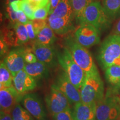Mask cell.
I'll return each instance as SVG.
<instances>
[{
	"label": "cell",
	"mask_w": 120,
	"mask_h": 120,
	"mask_svg": "<svg viewBox=\"0 0 120 120\" xmlns=\"http://www.w3.org/2000/svg\"><path fill=\"white\" fill-rule=\"evenodd\" d=\"M82 102L87 104L97 103L104 97V85L98 72L86 73L80 89Z\"/></svg>",
	"instance_id": "cell-1"
},
{
	"label": "cell",
	"mask_w": 120,
	"mask_h": 120,
	"mask_svg": "<svg viewBox=\"0 0 120 120\" xmlns=\"http://www.w3.org/2000/svg\"><path fill=\"white\" fill-rule=\"evenodd\" d=\"M57 59L70 81L80 90L85 80L86 73L76 64L67 47H65L57 52Z\"/></svg>",
	"instance_id": "cell-2"
},
{
	"label": "cell",
	"mask_w": 120,
	"mask_h": 120,
	"mask_svg": "<svg viewBox=\"0 0 120 120\" xmlns=\"http://www.w3.org/2000/svg\"><path fill=\"white\" fill-rule=\"evenodd\" d=\"M67 47L78 65L86 73L97 72L98 71L92 55L87 49L79 44L74 38L68 37L64 41Z\"/></svg>",
	"instance_id": "cell-3"
},
{
	"label": "cell",
	"mask_w": 120,
	"mask_h": 120,
	"mask_svg": "<svg viewBox=\"0 0 120 120\" xmlns=\"http://www.w3.org/2000/svg\"><path fill=\"white\" fill-rule=\"evenodd\" d=\"M111 21L103 11L100 1H94L85 8L77 23L79 25L89 24L94 26L101 33V31L109 27Z\"/></svg>",
	"instance_id": "cell-4"
},
{
	"label": "cell",
	"mask_w": 120,
	"mask_h": 120,
	"mask_svg": "<svg viewBox=\"0 0 120 120\" xmlns=\"http://www.w3.org/2000/svg\"><path fill=\"white\" fill-rule=\"evenodd\" d=\"M120 58V35L113 34L108 36L99 49L98 60L103 69L115 64Z\"/></svg>",
	"instance_id": "cell-5"
},
{
	"label": "cell",
	"mask_w": 120,
	"mask_h": 120,
	"mask_svg": "<svg viewBox=\"0 0 120 120\" xmlns=\"http://www.w3.org/2000/svg\"><path fill=\"white\" fill-rule=\"evenodd\" d=\"M120 114V100L118 97L107 94L96 103V120H116Z\"/></svg>",
	"instance_id": "cell-6"
},
{
	"label": "cell",
	"mask_w": 120,
	"mask_h": 120,
	"mask_svg": "<svg viewBox=\"0 0 120 120\" xmlns=\"http://www.w3.org/2000/svg\"><path fill=\"white\" fill-rule=\"evenodd\" d=\"M48 109L52 115L71 109V102L67 97L54 84L45 98Z\"/></svg>",
	"instance_id": "cell-7"
},
{
	"label": "cell",
	"mask_w": 120,
	"mask_h": 120,
	"mask_svg": "<svg viewBox=\"0 0 120 120\" xmlns=\"http://www.w3.org/2000/svg\"><path fill=\"white\" fill-rule=\"evenodd\" d=\"M100 34L94 26L89 24H82L75 31L74 38L79 44L88 49L100 42Z\"/></svg>",
	"instance_id": "cell-8"
},
{
	"label": "cell",
	"mask_w": 120,
	"mask_h": 120,
	"mask_svg": "<svg viewBox=\"0 0 120 120\" xmlns=\"http://www.w3.org/2000/svg\"><path fill=\"white\" fill-rule=\"evenodd\" d=\"M54 85L67 97L71 104L82 102L80 90L70 81L64 72L58 75Z\"/></svg>",
	"instance_id": "cell-9"
},
{
	"label": "cell",
	"mask_w": 120,
	"mask_h": 120,
	"mask_svg": "<svg viewBox=\"0 0 120 120\" xmlns=\"http://www.w3.org/2000/svg\"><path fill=\"white\" fill-rule=\"evenodd\" d=\"M22 103L24 108L36 120H47L44 106L36 94H25L22 99Z\"/></svg>",
	"instance_id": "cell-10"
},
{
	"label": "cell",
	"mask_w": 120,
	"mask_h": 120,
	"mask_svg": "<svg viewBox=\"0 0 120 120\" xmlns=\"http://www.w3.org/2000/svg\"><path fill=\"white\" fill-rule=\"evenodd\" d=\"M20 94L14 86L0 90V106L1 111L10 112L12 111L17 103L21 100Z\"/></svg>",
	"instance_id": "cell-11"
},
{
	"label": "cell",
	"mask_w": 120,
	"mask_h": 120,
	"mask_svg": "<svg viewBox=\"0 0 120 120\" xmlns=\"http://www.w3.org/2000/svg\"><path fill=\"white\" fill-rule=\"evenodd\" d=\"M25 48L14 49L10 51L4 58V62L15 76L19 71L23 70L26 65L25 58Z\"/></svg>",
	"instance_id": "cell-12"
},
{
	"label": "cell",
	"mask_w": 120,
	"mask_h": 120,
	"mask_svg": "<svg viewBox=\"0 0 120 120\" xmlns=\"http://www.w3.org/2000/svg\"><path fill=\"white\" fill-rule=\"evenodd\" d=\"M32 49L38 61L43 63L49 67L56 64V54L52 46L44 45L35 41L33 44Z\"/></svg>",
	"instance_id": "cell-13"
},
{
	"label": "cell",
	"mask_w": 120,
	"mask_h": 120,
	"mask_svg": "<svg viewBox=\"0 0 120 120\" xmlns=\"http://www.w3.org/2000/svg\"><path fill=\"white\" fill-rule=\"evenodd\" d=\"M13 83L15 88L20 94L32 91L37 86L36 80L24 70L19 71L13 76Z\"/></svg>",
	"instance_id": "cell-14"
},
{
	"label": "cell",
	"mask_w": 120,
	"mask_h": 120,
	"mask_svg": "<svg viewBox=\"0 0 120 120\" xmlns=\"http://www.w3.org/2000/svg\"><path fill=\"white\" fill-rule=\"evenodd\" d=\"M96 103H76L73 111L75 120H96Z\"/></svg>",
	"instance_id": "cell-15"
},
{
	"label": "cell",
	"mask_w": 120,
	"mask_h": 120,
	"mask_svg": "<svg viewBox=\"0 0 120 120\" xmlns=\"http://www.w3.org/2000/svg\"><path fill=\"white\" fill-rule=\"evenodd\" d=\"M23 70L36 80L47 78L49 74V67L39 61L32 64H26Z\"/></svg>",
	"instance_id": "cell-16"
},
{
	"label": "cell",
	"mask_w": 120,
	"mask_h": 120,
	"mask_svg": "<svg viewBox=\"0 0 120 120\" xmlns=\"http://www.w3.org/2000/svg\"><path fill=\"white\" fill-rule=\"evenodd\" d=\"M73 17L56 18L48 21V24L55 34L62 35L70 31Z\"/></svg>",
	"instance_id": "cell-17"
},
{
	"label": "cell",
	"mask_w": 120,
	"mask_h": 120,
	"mask_svg": "<svg viewBox=\"0 0 120 120\" xmlns=\"http://www.w3.org/2000/svg\"><path fill=\"white\" fill-rule=\"evenodd\" d=\"M74 17L72 8L69 0H61L51 14L49 15L47 21L56 18Z\"/></svg>",
	"instance_id": "cell-18"
},
{
	"label": "cell",
	"mask_w": 120,
	"mask_h": 120,
	"mask_svg": "<svg viewBox=\"0 0 120 120\" xmlns=\"http://www.w3.org/2000/svg\"><path fill=\"white\" fill-rule=\"evenodd\" d=\"M102 6L111 21L115 20L120 16V0H102Z\"/></svg>",
	"instance_id": "cell-19"
},
{
	"label": "cell",
	"mask_w": 120,
	"mask_h": 120,
	"mask_svg": "<svg viewBox=\"0 0 120 120\" xmlns=\"http://www.w3.org/2000/svg\"><path fill=\"white\" fill-rule=\"evenodd\" d=\"M105 77L113 89L120 88V66L113 64L105 69Z\"/></svg>",
	"instance_id": "cell-20"
},
{
	"label": "cell",
	"mask_w": 120,
	"mask_h": 120,
	"mask_svg": "<svg viewBox=\"0 0 120 120\" xmlns=\"http://www.w3.org/2000/svg\"><path fill=\"white\" fill-rule=\"evenodd\" d=\"M55 33L47 24L36 35V41L44 45L52 46L56 40Z\"/></svg>",
	"instance_id": "cell-21"
},
{
	"label": "cell",
	"mask_w": 120,
	"mask_h": 120,
	"mask_svg": "<svg viewBox=\"0 0 120 120\" xmlns=\"http://www.w3.org/2000/svg\"><path fill=\"white\" fill-rule=\"evenodd\" d=\"M72 8L73 16L77 23L81 17L85 8L94 0H69Z\"/></svg>",
	"instance_id": "cell-22"
},
{
	"label": "cell",
	"mask_w": 120,
	"mask_h": 120,
	"mask_svg": "<svg viewBox=\"0 0 120 120\" xmlns=\"http://www.w3.org/2000/svg\"><path fill=\"white\" fill-rule=\"evenodd\" d=\"M13 76L4 62L0 65V88H7L12 86Z\"/></svg>",
	"instance_id": "cell-23"
},
{
	"label": "cell",
	"mask_w": 120,
	"mask_h": 120,
	"mask_svg": "<svg viewBox=\"0 0 120 120\" xmlns=\"http://www.w3.org/2000/svg\"><path fill=\"white\" fill-rule=\"evenodd\" d=\"M17 40V46L25 44L29 41L27 31L25 25L17 22L13 26Z\"/></svg>",
	"instance_id": "cell-24"
},
{
	"label": "cell",
	"mask_w": 120,
	"mask_h": 120,
	"mask_svg": "<svg viewBox=\"0 0 120 120\" xmlns=\"http://www.w3.org/2000/svg\"><path fill=\"white\" fill-rule=\"evenodd\" d=\"M13 120H34V117L20 105L17 104L11 111Z\"/></svg>",
	"instance_id": "cell-25"
},
{
	"label": "cell",
	"mask_w": 120,
	"mask_h": 120,
	"mask_svg": "<svg viewBox=\"0 0 120 120\" xmlns=\"http://www.w3.org/2000/svg\"><path fill=\"white\" fill-rule=\"evenodd\" d=\"M1 39H2L8 45L17 46V40L14 28H6L3 30V35L1 36Z\"/></svg>",
	"instance_id": "cell-26"
},
{
	"label": "cell",
	"mask_w": 120,
	"mask_h": 120,
	"mask_svg": "<svg viewBox=\"0 0 120 120\" xmlns=\"http://www.w3.org/2000/svg\"><path fill=\"white\" fill-rule=\"evenodd\" d=\"M50 4H47L45 7L37 8L34 11V18L37 19H46L48 15H49Z\"/></svg>",
	"instance_id": "cell-27"
},
{
	"label": "cell",
	"mask_w": 120,
	"mask_h": 120,
	"mask_svg": "<svg viewBox=\"0 0 120 120\" xmlns=\"http://www.w3.org/2000/svg\"><path fill=\"white\" fill-rule=\"evenodd\" d=\"M52 116L53 120H75L73 112L71 109L55 114Z\"/></svg>",
	"instance_id": "cell-28"
},
{
	"label": "cell",
	"mask_w": 120,
	"mask_h": 120,
	"mask_svg": "<svg viewBox=\"0 0 120 120\" xmlns=\"http://www.w3.org/2000/svg\"><path fill=\"white\" fill-rule=\"evenodd\" d=\"M21 8L22 11H23V12L26 14L28 19L31 21L34 20V12L35 11V9L31 4L21 0Z\"/></svg>",
	"instance_id": "cell-29"
},
{
	"label": "cell",
	"mask_w": 120,
	"mask_h": 120,
	"mask_svg": "<svg viewBox=\"0 0 120 120\" xmlns=\"http://www.w3.org/2000/svg\"><path fill=\"white\" fill-rule=\"evenodd\" d=\"M24 58H25V62L26 64H32L38 61L35 54L33 51L32 49H30V48L25 49Z\"/></svg>",
	"instance_id": "cell-30"
},
{
	"label": "cell",
	"mask_w": 120,
	"mask_h": 120,
	"mask_svg": "<svg viewBox=\"0 0 120 120\" xmlns=\"http://www.w3.org/2000/svg\"><path fill=\"white\" fill-rule=\"evenodd\" d=\"M31 4L35 10L40 7H45L49 4L50 0H22Z\"/></svg>",
	"instance_id": "cell-31"
},
{
	"label": "cell",
	"mask_w": 120,
	"mask_h": 120,
	"mask_svg": "<svg viewBox=\"0 0 120 120\" xmlns=\"http://www.w3.org/2000/svg\"><path fill=\"white\" fill-rule=\"evenodd\" d=\"M25 26H26L27 31L29 40L30 41L35 42L36 40V34L35 30L33 26L32 21H29V22L25 25Z\"/></svg>",
	"instance_id": "cell-32"
},
{
	"label": "cell",
	"mask_w": 120,
	"mask_h": 120,
	"mask_svg": "<svg viewBox=\"0 0 120 120\" xmlns=\"http://www.w3.org/2000/svg\"><path fill=\"white\" fill-rule=\"evenodd\" d=\"M32 21L36 35L43 28H44L48 24L46 22V19H34Z\"/></svg>",
	"instance_id": "cell-33"
},
{
	"label": "cell",
	"mask_w": 120,
	"mask_h": 120,
	"mask_svg": "<svg viewBox=\"0 0 120 120\" xmlns=\"http://www.w3.org/2000/svg\"><path fill=\"white\" fill-rule=\"evenodd\" d=\"M6 12L7 17L10 19V21L13 23L15 25L17 22V17H16V12L14 11L13 8H12L10 4H7V6L6 7Z\"/></svg>",
	"instance_id": "cell-34"
},
{
	"label": "cell",
	"mask_w": 120,
	"mask_h": 120,
	"mask_svg": "<svg viewBox=\"0 0 120 120\" xmlns=\"http://www.w3.org/2000/svg\"><path fill=\"white\" fill-rule=\"evenodd\" d=\"M16 17H17V22L23 24V25H26L29 22V19L27 17V16L23 11L20 10L16 12Z\"/></svg>",
	"instance_id": "cell-35"
},
{
	"label": "cell",
	"mask_w": 120,
	"mask_h": 120,
	"mask_svg": "<svg viewBox=\"0 0 120 120\" xmlns=\"http://www.w3.org/2000/svg\"><path fill=\"white\" fill-rule=\"evenodd\" d=\"M0 47H1V56H4L6 55L8 50V45L4 42L2 39L1 38V41H0Z\"/></svg>",
	"instance_id": "cell-36"
},
{
	"label": "cell",
	"mask_w": 120,
	"mask_h": 120,
	"mask_svg": "<svg viewBox=\"0 0 120 120\" xmlns=\"http://www.w3.org/2000/svg\"><path fill=\"white\" fill-rule=\"evenodd\" d=\"M12 7V8H13V10H14L15 12H17L21 10V0H19V1H15L11 3L10 4Z\"/></svg>",
	"instance_id": "cell-37"
},
{
	"label": "cell",
	"mask_w": 120,
	"mask_h": 120,
	"mask_svg": "<svg viewBox=\"0 0 120 120\" xmlns=\"http://www.w3.org/2000/svg\"><path fill=\"white\" fill-rule=\"evenodd\" d=\"M61 0H50L49 4H50V9H49V15L53 12L57 6L58 4L60 2Z\"/></svg>",
	"instance_id": "cell-38"
},
{
	"label": "cell",
	"mask_w": 120,
	"mask_h": 120,
	"mask_svg": "<svg viewBox=\"0 0 120 120\" xmlns=\"http://www.w3.org/2000/svg\"><path fill=\"white\" fill-rule=\"evenodd\" d=\"M0 120H13V118L10 112L1 111Z\"/></svg>",
	"instance_id": "cell-39"
},
{
	"label": "cell",
	"mask_w": 120,
	"mask_h": 120,
	"mask_svg": "<svg viewBox=\"0 0 120 120\" xmlns=\"http://www.w3.org/2000/svg\"><path fill=\"white\" fill-rule=\"evenodd\" d=\"M115 32V34L120 35V20L118 21V23H117Z\"/></svg>",
	"instance_id": "cell-40"
},
{
	"label": "cell",
	"mask_w": 120,
	"mask_h": 120,
	"mask_svg": "<svg viewBox=\"0 0 120 120\" xmlns=\"http://www.w3.org/2000/svg\"><path fill=\"white\" fill-rule=\"evenodd\" d=\"M115 64H117V65H118L120 66V58H118V60H117L115 62Z\"/></svg>",
	"instance_id": "cell-41"
},
{
	"label": "cell",
	"mask_w": 120,
	"mask_h": 120,
	"mask_svg": "<svg viewBox=\"0 0 120 120\" xmlns=\"http://www.w3.org/2000/svg\"><path fill=\"white\" fill-rule=\"evenodd\" d=\"M19 1V0H7V4H10L12 2H15V1Z\"/></svg>",
	"instance_id": "cell-42"
}]
</instances>
